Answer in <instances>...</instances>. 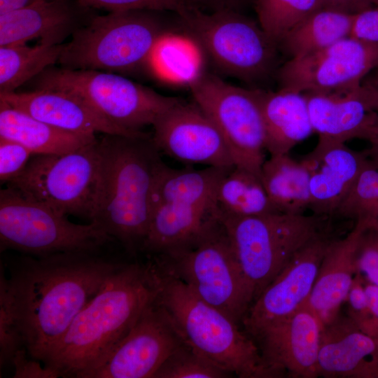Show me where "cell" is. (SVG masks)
<instances>
[{"mask_svg":"<svg viewBox=\"0 0 378 378\" xmlns=\"http://www.w3.org/2000/svg\"><path fill=\"white\" fill-rule=\"evenodd\" d=\"M356 273L378 286V226L370 222L363 230L356 251Z\"/></svg>","mask_w":378,"mask_h":378,"instance_id":"37","label":"cell"},{"mask_svg":"<svg viewBox=\"0 0 378 378\" xmlns=\"http://www.w3.org/2000/svg\"><path fill=\"white\" fill-rule=\"evenodd\" d=\"M153 261L237 323L242 322L253 302V294L218 218L192 244L153 255Z\"/></svg>","mask_w":378,"mask_h":378,"instance_id":"8","label":"cell"},{"mask_svg":"<svg viewBox=\"0 0 378 378\" xmlns=\"http://www.w3.org/2000/svg\"><path fill=\"white\" fill-rule=\"evenodd\" d=\"M183 340L155 300L106 358L82 378L153 377Z\"/></svg>","mask_w":378,"mask_h":378,"instance_id":"14","label":"cell"},{"mask_svg":"<svg viewBox=\"0 0 378 378\" xmlns=\"http://www.w3.org/2000/svg\"><path fill=\"white\" fill-rule=\"evenodd\" d=\"M157 11L134 10L96 15L71 35L58 63L70 69L127 72L150 64L170 30Z\"/></svg>","mask_w":378,"mask_h":378,"instance_id":"5","label":"cell"},{"mask_svg":"<svg viewBox=\"0 0 378 378\" xmlns=\"http://www.w3.org/2000/svg\"><path fill=\"white\" fill-rule=\"evenodd\" d=\"M265 130V148L270 155L289 154L314 132L304 93L279 88H258Z\"/></svg>","mask_w":378,"mask_h":378,"instance_id":"24","label":"cell"},{"mask_svg":"<svg viewBox=\"0 0 378 378\" xmlns=\"http://www.w3.org/2000/svg\"><path fill=\"white\" fill-rule=\"evenodd\" d=\"M350 36L378 43V8L371 7L354 14Z\"/></svg>","mask_w":378,"mask_h":378,"instance_id":"41","label":"cell"},{"mask_svg":"<svg viewBox=\"0 0 378 378\" xmlns=\"http://www.w3.org/2000/svg\"><path fill=\"white\" fill-rule=\"evenodd\" d=\"M378 214V163L368 160L335 216L372 222Z\"/></svg>","mask_w":378,"mask_h":378,"instance_id":"33","label":"cell"},{"mask_svg":"<svg viewBox=\"0 0 378 378\" xmlns=\"http://www.w3.org/2000/svg\"><path fill=\"white\" fill-rule=\"evenodd\" d=\"M232 169L207 167L200 170L176 169L164 163L155 180L153 206L158 203H173L216 208L219 184Z\"/></svg>","mask_w":378,"mask_h":378,"instance_id":"27","label":"cell"},{"mask_svg":"<svg viewBox=\"0 0 378 378\" xmlns=\"http://www.w3.org/2000/svg\"><path fill=\"white\" fill-rule=\"evenodd\" d=\"M41 360L30 357L24 348L15 353L10 365L14 368L15 378H56L57 375Z\"/></svg>","mask_w":378,"mask_h":378,"instance_id":"40","label":"cell"},{"mask_svg":"<svg viewBox=\"0 0 378 378\" xmlns=\"http://www.w3.org/2000/svg\"><path fill=\"white\" fill-rule=\"evenodd\" d=\"M362 84L378 90V66L365 76Z\"/></svg>","mask_w":378,"mask_h":378,"instance_id":"48","label":"cell"},{"mask_svg":"<svg viewBox=\"0 0 378 378\" xmlns=\"http://www.w3.org/2000/svg\"><path fill=\"white\" fill-rule=\"evenodd\" d=\"M0 99L12 107L56 128L69 132L94 136L118 134L130 136L147 133H132L114 125L85 100L70 92L55 90L0 94Z\"/></svg>","mask_w":378,"mask_h":378,"instance_id":"18","label":"cell"},{"mask_svg":"<svg viewBox=\"0 0 378 378\" xmlns=\"http://www.w3.org/2000/svg\"><path fill=\"white\" fill-rule=\"evenodd\" d=\"M216 210L173 203L154 204L141 251L158 255L192 244L218 220Z\"/></svg>","mask_w":378,"mask_h":378,"instance_id":"25","label":"cell"},{"mask_svg":"<svg viewBox=\"0 0 378 378\" xmlns=\"http://www.w3.org/2000/svg\"><path fill=\"white\" fill-rule=\"evenodd\" d=\"M92 220L131 253L141 251L153 212L157 174L164 163L152 135L104 134Z\"/></svg>","mask_w":378,"mask_h":378,"instance_id":"3","label":"cell"},{"mask_svg":"<svg viewBox=\"0 0 378 378\" xmlns=\"http://www.w3.org/2000/svg\"><path fill=\"white\" fill-rule=\"evenodd\" d=\"M354 14L321 8L290 29L278 45L289 59L306 56L350 36Z\"/></svg>","mask_w":378,"mask_h":378,"instance_id":"29","label":"cell"},{"mask_svg":"<svg viewBox=\"0 0 378 378\" xmlns=\"http://www.w3.org/2000/svg\"><path fill=\"white\" fill-rule=\"evenodd\" d=\"M82 6L104 9L109 12L145 10L171 11L178 17L195 9L206 7L204 0H76Z\"/></svg>","mask_w":378,"mask_h":378,"instance_id":"35","label":"cell"},{"mask_svg":"<svg viewBox=\"0 0 378 378\" xmlns=\"http://www.w3.org/2000/svg\"><path fill=\"white\" fill-rule=\"evenodd\" d=\"M363 281L368 304V324L365 333L378 338V286L364 278Z\"/></svg>","mask_w":378,"mask_h":378,"instance_id":"42","label":"cell"},{"mask_svg":"<svg viewBox=\"0 0 378 378\" xmlns=\"http://www.w3.org/2000/svg\"><path fill=\"white\" fill-rule=\"evenodd\" d=\"M152 126V139L159 151L178 162L227 169L235 167L219 130L194 101L181 99Z\"/></svg>","mask_w":378,"mask_h":378,"instance_id":"16","label":"cell"},{"mask_svg":"<svg viewBox=\"0 0 378 378\" xmlns=\"http://www.w3.org/2000/svg\"><path fill=\"white\" fill-rule=\"evenodd\" d=\"M323 8L351 14L358 13L372 7L370 0H322Z\"/></svg>","mask_w":378,"mask_h":378,"instance_id":"43","label":"cell"},{"mask_svg":"<svg viewBox=\"0 0 378 378\" xmlns=\"http://www.w3.org/2000/svg\"><path fill=\"white\" fill-rule=\"evenodd\" d=\"M367 160L365 151H355L345 144H316L301 160L309 174L312 214L335 216Z\"/></svg>","mask_w":378,"mask_h":378,"instance_id":"19","label":"cell"},{"mask_svg":"<svg viewBox=\"0 0 378 378\" xmlns=\"http://www.w3.org/2000/svg\"><path fill=\"white\" fill-rule=\"evenodd\" d=\"M361 87L370 108L378 112V90L363 84H361Z\"/></svg>","mask_w":378,"mask_h":378,"instance_id":"47","label":"cell"},{"mask_svg":"<svg viewBox=\"0 0 378 378\" xmlns=\"http://www.w3.org/2000/svg\"><path fill=\"white\" fill-rule=\"evenodd\" d=\"M179 22L223 74L254 84L276 72L278 46L258 22L241 12L198 8L179 17Z\"/></svg>","mask_w":378,"mask_h":378,"instance_id":"7","label":"cell"},{"mask_svg":"<svg viewBox=\"0 0 378 378\" xmlns=\"http://www.w3.org/2000/svg\"><path fill=\"white\" fill-rule=\"evenodd\" d=\"M348 317L364 332L368 324V298L363 276L356 273L347 295Z\"/></svg>","mask_w":378,"mask_h":378,"instance_id":"39","label":"cell"},{"mask_svg":"<svg viewBox=\"0 0 378 378\" xmlns=\"http://www.w3.org/2000/svg\"><path fill=\"white\" fill-rule=\"evenodd\" d=\"M158 292L149 263L122 264L76 316L43 363L58 377L82 378L125 337Z\"/></svg>","mask_w":378,"mask_h":378,"instance_id":"2","label":"cell"},{"mask_svg":"<svg viewBox=\"0 0 378 378\" xmlns=\"http://www.w3.org/2000/svg\"><path fill=\"white\" fill-rule=\"evenodd\" d=\"M260 178L278 212L302 214L309 209V174L301 161L289 154L270 155L262 165Z\"/></svg>","mask_w":378,"mask_h":378,"instance_id":"28","label":"cell"},{"mask_svg":"<svg viewBox=\"0 0 378 378\" xmlns=\"http://www.w3.org/2000/svg\"><path fill=\"white\" fill-rule=\"evenodd\" d=\"M34 154L23 145L0 137V180L8 183L25 168Z\"/></svg>","mask_w":378,"mask_h":378,"instance_id":"38","label":"cell"},{"mask_svg":"<svg viewBox=\"0 0 378 378\" xmlns=\"http://www.w3.org/2000/svg\"><path fill=\"white\" fill-rule=\"evenodd\" d=\"M365 139L370 143V148L365 151L368 158L378 163V112L374 115Z\"/></svg>","mask_w":378,"mask_h":378,"instance_id":"44","label":"cell"},{"mask_svg":"<svg viewBox=\"0 0 378 378\" xmlns=\"http://www.w3.org/2000/svg\"><path fill=\"white\" fill-rule=\"evenodd\" d=\"M74 0H40L24 8L0 15V46L41 43L62 44L85 24L78 20Z\"/></svg>","mask_w":378,"mask_h":378,"instance_id":"23","label":"cell"},{"mask_svg":"<svg viewBox=\"0 0 378 378\" xmlns=\"http://www.w3.org/2000/svg\"><path fill=\"white\" fill-rule=\"evenodd\" d=\"M150 263L158 283L155 302L187 344L231 374L271 377L255 340L241 331L236 321L200 298L180 279Z\"/></svg>","mask_w":378,"mask_h":378,"instance_id":"4","label":"cell"},{"mask_svg":"<svg viewBox=\"0 0 378 378\" xmlns=\"http://www.w3.org/2000/svg\"><path fill=\"white\" fill-rule=\"evenodd\" d=\"M34 90L48 89L80 97L108 120L132 133L145 126L181 99L165 96L120 74L50 66L34 79Z\"/></svg>","mask_w":378,"mask_h":378,"instance_id":"9","label":"cell"},{"mask_svg":"<svg viewBox=\"0 0 378 378\" xmlns=\"http://www.w3.org/2000/svg\"><path fill=\"white\" fill-rule=\"evenodd\" d=\"M113 239L97 224H76L66 216L6 187L0 191V249L43 257L97 251Z\"/></svg>","mask_w":378,"mask_h":378,"instance_id":"10","label":"cell"},{"mask_svg":"<svg viewBox=\"0 0 378 378\" xmlns=\"http://www.w3.org/2000/svg\"><path fill=\"white\" fill-rule=\"evenodd\" d=\"M254 300L329 217L280 212L253 216L216 214Z\"/></svg>","mask_w":378,"mask_h":378,"instance_id":"6","label":"cell"},{"mask_svg":"<svg viewBox=\"0 0 378 378\" xmlns=\"http://www.w3.org/2000/svg\"><path fill=\"white\" fill-rule=\"evenodd\" d=\"M188 83L193 101L219 130L235 167L260 177L266 148L258 88H240L209 73L194 76Z\"/></svg>","mask_w":378,"mask_h":378,"instance_id":"12","label":"cell"},{"mask_svg":"<svg viewBox=\"0 0 378 378\" xmlns=\"http://www.w3.org/2000/svg\"><path fill=\"white\" fill-rule=\"evenodd\" d=\"M64 44L40 42L34 46L27 43L0 46V94L15 92L58 62Z\"/></svg>","mask_w":378,"mask_h":378,"instance_id":"31","label":"cell"},{"mask_svg":"<svg viewBox=\"0 0 378 378\" xmlns=\"http://www.w3.org/2000/svg\"><path fill=\"white\" fill-rule=\"evenodd\" d=\"M122 263L76 251L21 257L0 280L10 299L23 347L42 363L70 324Z\"/></svg>","mask_w":378,"mask_h":378,"instance_id":"1","label":"cell"},{"mask_svg":"<svg viewBox=\"0 0 378 378\" xmlns=\"http://www.w3.org/2000/svg\"><path fill=\"white\" fill-rule=\"evenodd\" d=\"M101 164L99 139L65 154H35L7 186L62 214L91 221L99 187Z\"/></svg>","mask_w":378,"mask_h":378,"instance_id":"11","label":"cell"},{"mask_svg":"<svg viewBox=\"0 0 378 378\" xmlns=\"http://www.w3.org/2000/svg\"><path fill=\"white\" fill-rule=\"evenodd\" d=\"M372 7L378 8V0H370Z\"/></svg>","mask_w":378,"mask_h":378,"instance_id":"49","label":"cell"},{"mask_svg":"<svg viewBox=\"0 0 378 378\" xmlns=\"http://www.w3.org/2000/svg\"><path fill=\"white\" fill-rule=\"evenodd\" d=\"M0 137L16 141L35 154H65L97 140L56 128L0 99Z\"/></svg>","mask_w":378,"mask_h":378,"instance_id":"26","label":"cell"},{"mask_svg":"<svg viewBox=\"0 0 378 378\" xmlns=\"http://www.w3.org/2000/svg\"><path fill=\"white\" fill-rule=\"evenodd\" d=\"M323 325L305 304L253 336L271 377H318Z\"/></svg>","mask_w":378,"mask_h":378,"instance_id":"17","label":"cell"},{"mask_svg":"<svg viewBox=\"0 0 378 378\" xmlns=\"http://www.w3.org/2000/svg\"><path fill=\"white\" fill-rule=\"evenodd\" d=\"M206 7L211 10L230 9L241 12L244 8L254 4L255 0H204Z\"/></svg>","mask_w":378,"mask_h":378,"instance_id":"45","label":"cell"},{"mask_svg":"<svg viewBox=\"0 0 378 378\" xmlns=\"http://www.w3.org/2000/svg\"><path fill=\"white\" fill-rule=\"evenodd\" d=\"M258 22L277 46L284 36L323 8L322 0H255Z\"/></svg>","mask_w":378,"mask_h":378,"instance_id":"32","label":"cell"},{"mask_svg":"<svg viewBox=\"0 0 378 378\" xmlns=\"http://www.w3.org/2000/svg\"><path fill=\"white\" fill-rule=\"evenodd\" d=\"M216 213L253 216L278 212L271 203L260 177L234 167L221 180L216 193Z\"/></svg>","mask_w":378,"mask_h":378,"instance_id":"30","label":"cell"},{"mask_svg":"<svg viewBox=\"0 0 378 378\" xmlns=\"http://www.w3.org/2000/svg\"><path fill=\"white\" fill-rule=\"evenodd\" d=\"M378 66V43L349 36L321 50L288 59L276 71L280 88L302 93L344 92Z\"/></svg>","mask_w":378,"mask_h":378,"instance_id":"13","label":"cell"},{"mask_svg":"<svg viewBox=\"0 0 378 378\" xmlns=\"http://www.w3.org/2000/svg\"><path fill=\"white\" fill-rule=\"evenodd\" d=\"M23 347L6 287L0 281V364H10L17 352Z\"/></svg>","mask_w":378,"mask_h":378,"instance_id":"36","label":"cell"},{"mask_svg":"<svg viewBox=\"0 0 378 378\" xmlns=\"http://www.w3.org/2000/svg\"><path fill=\"white\" fill-rule=\"evenodd\" d=\"M304 94L314 132L318 135L317 145L365 139L376 111L368 103L361 85L344 92Z\"/></svg>","mask_w":378,"mask_h":378,"instance_id":"22","label":"cell"},{"mask_svg":"<svg viewBox=\"0 0 378 378\" xmlns=\"http://www.w3.org/2000/svg\"><path fill=\"white\" fill-rule=\"evenodd\" d=\"M370 223L356 220L344 238L333 239L321 263L309 297L305 303L325 326L340 315L356 274V251L360 236Z\"/></svg>","mask_w":378,"mask_h":378,"instance_id":"21","label":"cell"},{"mask_svg":"<svg viewBox=\"0 0 378 378\" xmlns=\"http://www.w3.org/2000/svg\"><path fill=\"white\" fill-rule=\"evenodd\" d=\"M231 374L212 363L184 341L164 360L153 378H223Z\"/></svg>","mask_w":378,"mask_h":378,"instance_id":"34","label":"cell"},{"mask_svg":"<svg viewBox=\"0 0 378 378\" xmlns=\"http://www.w3.org/2000/svg\"><path fill=\"white\" fill-rule=\"evenodd\" d=\"M370 223L378 226V214L376 216V217L374 218V220Z\"/></svg>","mask_w":378,"mask_h":378,"instance_id":"50","label":"cell"},{"mask_svg":"<svg viewBox=\"0 0 378 378\" xmlns=\"http://www.w3.org/2000/svg\"><path fill=\"white\" fill-rule=\"evenodd\" d=\"M326 230L305 244L251 304L242 323L252 337L305 304L322 260L334 239Z\"/></svg>","mask_w":378,"mask_h":378,"instance_id":"15","label":"cell"},{"mask_svg":"<svg viewBox=\"0 0 378 378\" xmlns=\"http://www.w3.org/2000/svg\"><path fill=\"white\" fill-rule=\"evenodd\" d=\"M317 371L328 378H378V338L339 315L323 326Z\"/></svg>","mask_w":378,"mask_h":378,"instance_id":"20","label":"cell"},{"mask_svg":"<svg viewBox=\"0 0 378 378\" xmlns=\"http://www.w3.org/2000/svg\"><path fill=\"white\" fill-rule=\"evenodd\" d=\"M40 0H0V15L27 7Z\"/></svg>","mask_w":378,"mask_h":378,"instance_id":"46","label":"cell"}]
</instances>
